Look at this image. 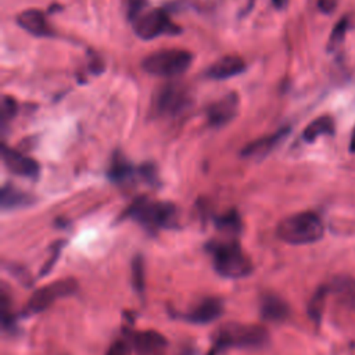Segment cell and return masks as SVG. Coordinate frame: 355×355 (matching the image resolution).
I'll use <instances>...</instances> for the list:
<instances>
[{
    "label": "cell",
    "instance_id": "cell-17",
    "mask_svg": "<svg viewBox=\"0 0 355 355\" xmlns=\"http://www.w3.org/2000/svg\"><path fill=\"white\" fill-rule=\"evenodd\" d=\"M261 315L265 320L269 322H283L287 319L288 313H290V308L287 305V302L280 298L276 294H265L261 298Z\"/></svg>",
    "mask_w": 355,
    "mask_h": 355
},
{
    "label": "cell",
    "instance_id": "cell-27",
    "mask_svg": "<svg viewBox=\"0 0 355 355\" xmlns=\"http://www.w3.org/2000/svg\"><path fill=\"white\" fill-rule=\"evenodd\" d=\"M62 245H64V241H58V243H55V245H54V251L51 252V257L49 258V261L43 265V268H42V270H40V276L47 275V273L51 270V268L54 266L55 261L58 259V255H60V252H61Z\"/></svg>",
    "mask_w": 355,
    "mask_h": 355
},
{
    "label": "cell",
    "instance_id": "cell-9",
    "mask_svg": "<svg viewBox=\"0 0 355 355\" xmlns=\"http://www.w3.org/2000/svg\"><path fill=\"white\" fill-rule=\"evenodd\" d=\"M239 107H240V98L237 93L230 92L222 98L208 105L205 112L207 121L212 128H222L234 119V116L239 112Z\"/></svg>",
    "mask_w": 355,
    "mask_h": 355
},
{
    "label": "cell",
    "instance_id": "cell-32",
    "mask_svg": "<svg viewBox=\"0 0 355 355\" xmlns=\"http://www.w3.org/2000/svg\"><path fill=\"white\" fill-rule=\"evenodd\" d=\"M272 3H273V6L276 7V8H284L286 7V4H287V0H272Z\"/></svg>",
    "mask_w": 355,
    "mask_h": 355
},
{
    "label": "cell",
    "instance_id": "cell-23",
    "mask_svg": "<svg viewBox=\"0 0 355 355\" xmlns=\"http://www.w3.org/2000/svg\"><path fill=\"white\" fill-rule=\"evenodd\" d=\"M348 31V19L347 18H341L333 28L329 42H327V50L329 51H336L344 42L345 33Z\"/></svg>",
    "mask_w": 355,
    "mask_h": 355
},
{
    "label": "cell",
    "instance_id": "cell-11",
    "mask_svg": "<svg viewBox=\"0 0 355 355\" xmlns=\"http://www.w3.org/2000/svg\"><path fill=\"white\" fill-rule=\"evenodd\" d=\"M290 133V126H283L279 130L255 139L241 148V157L251 159H262L269 155Z\"/></svg>",
    "mask_w": 355,
    "mask_h": 355
},
{
    "label": "cell",
    "instance_id": "cell-31",
    "mask_svg": "<svg viewBox=\"0 0 355 355\" xmlns=\"http://www.w3.org/2000/svg\"><path fill=\"white\" fill-rule=\"evenodd\" d=\"M349 151L351 153H355V126L352 129V133H351V140H349Z\"/></svg>",
    "mask_w": 355,
    "mask_h": 355
},
{
    "label": "cell",
    "instance_id": "cell-7",
    "mask_svg": "<svg viewBox=\"0 0 355 355\" xmlns=\"http://www.w3.org/2000/svg\"><path fill=\"white\" fill-rule=\"evenodd\" d=\"M78 283L73 279H61L57 282H53L50 284H46L44 287L36 290L33 295L29 298L24 315H33L39 313L44 309H47L54 301L58 298L71 295L76 291Z\"/></svg>",
    "mask_w": 355,
    "mask_h": 355
},
{
    "label": "cell",
    "instance_id": "cell-12",
    "mask_svg": "<svg viewBox=\"0 0 355 355\" xmlns=\"http://www.w3.org/2000/svg\"><path fill=\"white\" fill-rule=\"evenodd\" d=\"M129 338L137 355H165L168 341L158 331H132Z\"/></svg>",
    "mask_w": 355,
    "mask_h": 355
},
{
    "label": "cell",
    "instance_id": "cell-21",
    "mask_svg": "<svg viewBox=\"0 0 355 355\" xmlns=\"http://www.w3.org/2000/svg\"><path fill=\"white\" fill-rule=\"evenodd\" d=\"M0 300H1V305H0V309H1V322H3V329L6 331H10L12 333L15 330V318H14V313H12V308H11V298L6 290V287L1 288V295H0Z\"/></svg>",
    "mask_w": 355,
    "mask_h": 355
},
{
    "label": "cell",
    "instance_id": "cell-14",
    "mask_svg": "<svg viewBox=\"0 0 355 355\" xmlns=\"http://www.w3.org/2000/svg\"><path fill=\"white\" fill-rule=\"evenodd\" d=\"M17 24L26 32L37 37L54 36V31L49 24L46 15L35 8L25 10L17 15Z\"/></svg>",
    "mask_w": 355,
    "mask_h": 355
},
{
    "label": "cell",
    "instance_id": "cell-6",
    "mask_svg": "<svg viewBox=\"0 0 355 355\" xmlns=\"http://www.w3.org/2000/svg\"><path fill=\"white\" fill-rule=\"evenodd\" d=\"M133 31L140 39L151 40L161 35H178L180 26L172 22L165 10L155 8L137 17L133 21Z\"/></svg>",
    "mask_w": 355,
    "mask_h": 355
},
{
    "label": "cell",
    "instance_id": "cell-19",
    "mask_svg": "<svg viewBox=\"0 0 355 355\" xmlns=\"http://www.w3.org/2000/svg\"><path fill=\"white\" fill-rule=\"evenodd\" d=\"M334 133V121L329 115H322L313 119L302 132V140L306 143L315 141L319 136L333 135Z\"/></svg>",
    "mask_w": 355,
    "mask_h": 355
},
{
    "label": "cell",
    "instance_id": "cell-5",
    "mask_svg": "<svg viewBox=\"0 0 355 355\" xmlns=\"http://www.w3.org/2000/svg\"><path fill=\"white\" fill-rule=\"evenodd\" d=\"M193 62V55L182 49H165L155 51L141 61L143 69L154 76L173 78L182 75Z\"/></svg>",
    "mask_w": 355,
    "mask_h": 355
},
{
    "label": "cell",
    "instance_id": "cell-2",
    "mask_svg": "<svg viewBox=\"0 0 355 355\" xmlns=\"http://www.w3.org/2000/svg\"><path fill=\"white\" fill-rule=\"evenodd\" d=\"M268 341V331L259 324L227 323L216 330L208 355H222L227 348H255Z\"/></svg>",
    "mask_w": 355,
    "mask_h": 355
},
{
    "label": "cell",
    "instance_id": "cell-3",
    "mask_svg": "<svg viewBox=\"0 0 355 355\" xmlns=\"http://www.w3.org/2000/svg\"><path fill=\"white\" fill-rule=\"evenodd\" d=\"M208 251L212 257L215 270L222 277L240 279L248 276L254 266L251 259L243 251L236 240L212 241L208 244Z\"/></svg>",
    "mask_w": 355,
    "mask_h": 355
},
{
    "label": "cell",
    "instance_id": "cell-26",
    "mask_svg": "<svg viewBox=\"0 0 355 355\" xmlns=\"http://www.w3.org/2000/svg\"><path fill=\"white\" fill-rule=\"evenodd\" d=\"M146 4H147V0H129V3H128V18L135 21L137 17H140Z\"/></svg>",
    "mask_w": 355,
    "mask_h": 355
},
{
    "label": "cell",
    "instance_id": "cell-8",
    "mask_svg": "<svg viewBox=\"0 0 355 355\" xmlns=\"http://www.w3.org/2000/svg\"><path fill=\"white\" fill-rule=\"evenodd\" d=\"M190 96L184 86L169 83L154 96L153 108L158 116H175L189 107Z\"/></svg>",
    "mask_w": 355,
    "mask_h": 355
},
{
    "label": "cell",
    "instance_id": "cell-4",
    "mask_svg": "<svg viewBox=\"0 0 355 355\" xmlns=\"http://www.w3.org/2000/svg\"><path fill=\"white\" fill-rule=\"evenodd\" d=\"M324 226L322 219L311 211L293 214L282 219L276 227L277 237L288 244H311L323 237Z\"/></svg>",
    "mask_w": 355,
    "mask_h": 355
},
{
    "label": "cell",
    "instance_id": "cell-18",
    "mask_svg": "<svg viewBox=\"0 0 355 355\" xmlns=\"http://www.w3.org/2000/svg\"><path fill=\"white\" fill-rule=\"evenodd\" d=\"M33 201H35L33 196L8 184V183L1 187L0 205H1L3 211H11V209L29 207L33 204Z\"/></svg>",
    "mask_w": 355,
    "mask_h": 355
},
{
    "label": "cell",
    "instance_id": "cell-24",
    "mask_svg": "<svg viewBox=\"0 0 355 355\" xmlns=\"http://www.w3.org/2000/svg\"><path fill=\"white\" fill-rule=\"evenodd\" d=\"M18 111V103L15 101V98H12L11 96L3 94L1 97V107H0V115H1V125L4 126V123L10 119H12L15 116Z\"/></svg>",
    "mask_w": 355,
    "mask_h": 355
},
{
    "label": "cell",
    "instance_id": "cell-28",
    "mask_svg": "<svg viewBox=\"0 0 355 355\" xmlns=\"http://www.w3.org/2000/svg\"><path fill=\"white\" fill-rule=\"evenodd\" d=\"M130 348L125 341H116L111 345L107 355H129Z\"/></svg>",
    "mask_w": 355,
    "mask_h": 355
},
{
    "label": "cell",
    "instance_id": "cell-16",
    "mask_svg": "<svg viewBox=\"0 0 355 355\" xmlns=\"http://www.w3.org/2000/svg\"><path fill=\"white\" fill-rule=\"evenodd\" d=\"M107 175L112 183L126 186L133 182L135 176H140V172L139 166L136 168L123 154L115 153L111 158Z\"/></svg>",
    "mask_w": 355,
    "mask_h": 355
},
{
    "label": "cell",
    "instance_id": "cell-1",
    "mask_svg": "<svg viewBox=\"0 0 355 355\" xmlns=\"http://www.w3.org/2000/svg\"><path fill=\"white\" fill-rule=\"evenodd\" d=\"M121 219H133L148 232H158L175 226L178 208L168 201L139 197L121 214Z\"/></svg>",
    "mask_w": 355,
    "mask_h": 355
},
{
    "label": "cell",
    "instance_id": "cell-29",
    "mask_svg": "<svg viewBox=\"0 0 355 355\" xmlns=\"http://www.w3.org/2000/svg\"><path fill=\"white\" fill-rule=\"evenodd\" d=\"M337 6V0H318V8L324 12V14H330L336 10Z\"/></svg>",
    "mask_w": 355,
    "mask_h": 355
},
{
    "label": "cell",
    "instance_id": "cell-10",
    "mask_svg": "<svg viewBox=\"0 0 355 355\" xmlns=\"http://www.w3.org/2000/svg\"><path fill=\"white\" fill-rule=\"evenodd\" d=\"M1 158L7 169L18 176L22 178H29V179H36L40 173V166L39 164L31 158L26 157L25 154L3 144L1 146Z\"/></svg>",
    "mask_w": 355,
    "mask_h": 355
},
{
    "label": "cell",
    "instance_id": "cell-15",
    "mask_svg": "<svg viewBox=\"0 0 355 355\" xmlns=\"http://www.w3.org/2000/svg\"><path fill=\"white\" fill-rule=\"evenodd\" d=\"M245 61L239 55H225L207 68L205 76L214 80H223L243 73Z\"/></svg>",
    "mask_w": 355,
    "mask_h": 355
},
{
    "label": "cell",
    "instance_id": "cell-22",
    "mask_svg": "<svg viewBox=\"0 0 355 355\" xmlns=\"http://www.w3.org/2000/svg\"><path fill=\"white\" fill-rule=\"evenodd\" d=\"M215 225L219 230L229 233H239L241 230V219L234 209L227 211L226 214L215 218Z\"/></svg>",
    "mask_w": 355,
    "mask_h": 355
},
{
    "label": "cell",
    "instance_id": "cell-13",
    "mask_svg": "<svg viewBox=\"0 0 355 355\" xmlns=\"http://www.w3.org/2000/svg\"><path fill=\"white\" fill-rule=\"evenodd\" d=\"M223 312V302L219 298H204L194 308L187 311L182 318L190 323L207 324L216 320Z\"/></svg>",
    "mask_w": 355,
    "mask_h": 355
},
{
    "label": "cell",
    "instance_id": "cell-20",
    "mask_svg": "<svg viewBox=\"0 0 355 355\" xmlns=\"http://www.w3.org/2000/svg\"><path fill=\"white\" fill-rule=\"evenodd\" d=\"M327 293H329V287H319L315 294L312 295V298L309 300L308 304V313L311 316V319L313 322H319L323 313V308H324V302L327 298Z\"/></svg>",
    "mask_w": 355,
    "mask_h": 355
},
{
    "label": "cell",
    "instance_id": "cell-30",
    "mask_svg": "<svg viewBox=\"0 0 355 355\" xmlns=\"http://www.w3.org/2000/svg\"><path fill=\"white\" fill-rule=\"evenodd\" d=\"M104 65H103V60L98 57V55H92L90 58V69L94 72V73H101Z\"/></svg>",
    "mask_w": 355,
    "mask_h": 355
},
{
    "label": "cell",
    "instance_id": "cell-25",
    "mask_svg": "<svg viewBox=\"0 0 355 355\" xmlns=\"http://www.w3.org/2000/svg\"><path fill=\"white\" fill-rule=\"evenodd\" d=\"M132 276H133V284L139 294L144 291V265L141 257H136L132 262Z\"/></svg>",
    "mask_w": 355,
    "mask_h": 355
}]
</instances>
